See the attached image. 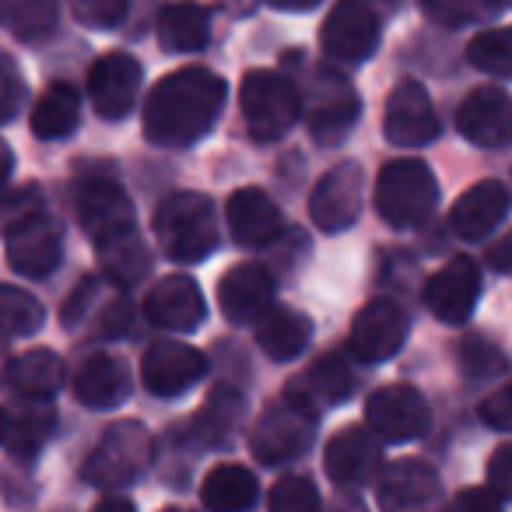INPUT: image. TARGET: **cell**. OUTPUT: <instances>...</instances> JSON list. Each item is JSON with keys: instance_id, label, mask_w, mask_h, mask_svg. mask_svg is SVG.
Instances as JSON below:
<instances>
[{"instance_id": "1", "label": "cell", "mask_w": 512, "mask_h": 512, "mask_svg": "<svg viewBox=\"0 0 512 512\" xmlns=\"http://www.w3.org/2000/svg\"><path fill=\"white\" fill-rule=\"evenodd\" d=\"M71 197L81 228L95 242L106 278L120 288L141 285L151 271V253L137 232L134 207L123 186L109 172H81Z\"/></svg>"}, {"instance_id": "2", "label": "cell", "mask_w": 512, "mask_h": 512, "mask_svg": "<svg viewBox=\"0 0 512 512\" xmlns=\"http://www.w3.org/2000/svg\"><path fill=\"white\" fill-rule=\"evenodd\" d=\"M228 85L207 67H183L158 81L144 99V137L158 148H190L211 134Z\"/></svg>"}, {"instance_id": "3", "label": "cell", "mask_w": 512, "mask_h": 512, "mask_svg": "<svg viewBox=\"0 0 512 512\" xmlns=\"http://www.w3.org/2000/svg\"><path fill=\"white\" fill-rule=\"evenodd\" d=\"M158 246L176 264H197L218 246L214 204L204 193H172L155 211Z\"/></svg>"}, {"instance_id": "4", "label": "cell", "mask_w": 512, "mask_h": 512, "mask_svg": "<svg viewBox=\"0 0 512 512\" xmlns=\"http://www.w3.org/2000/svg\"><path fill=\"white\" fill-rule=\"evenodd\" d=\"M316 421H320L316 404L295 390L260 414V421L249 432V449L264 467H281L288 460H299L313 446Z\"/></svg>"}, {"instance_id": "5", "label": "cell", "mask_w": 512, "mask_h": 512, "mask_svg": "<svg viewBox=\"0 0 512 512\" xmlns=\"http://www.w3.org/2000/svg\"><path fill=\"white\" fill-rule=\"evenodd\" d=\"M439 183L421 158H397L376 179V211L390 228H418L435 214Z\"/></svg>"}, {"instance_id": "6", "label": "cell", "mask_w": 512, "mask_h": 512, "mask_svg": "<svg viewBox=\"0 0 512 512\" xmlns=\"http://www.w3.org/2000/svg\"><path fill=\"white\" fill-rule=\"evenodd\" d=\"M151 456H155V442L148 428L141 421H116L88 453L81 477L95 488H127L148 470Z\"/></svg>"}, {"instance_id": "7", "label": "cell", "mask_w": 512, "mask_h": 512, "mask_svg": "<svg viewBox=\"0 0 512 512\" xmlns=\"http://www.w3.org/2000/svg\"><path fill=\"white\" fill-rule=\"evenodd\" d=\"M239 106L256 141H281L302 113L299 88L278 71H249L239 88Z\"/></svg>"}, {"instance_id": "8", "label": "cell", "mask_w": 512, "mask_h": 512, "mask_svg": "<svg viewBox=\"0 0 512 512\" xmlns=\"http://www.w3.org/2000/svg\"><path fill=\"white\" fill-rule=\"evenodd\" d=\"M299 88V85H295ZM302 109H306L309 134L320 144H341L358 123V95L337 71H309L306 88H299Z\"/></svg>"}, {"instance_id": "9", "label": "cell", "mask_w": 512, "mask_h": 512, "mask_svg": "<svg viewBox=\"0 0 512 512\" xmlns=\"http://www.w3.org/2000/svg\"><path fill=\"white\" fill-rule=\"evenodd\" d=\"M383 39V25L372 4L365 0H337L320 32L323 53L334 64H365Z\"/></svg>"}, {"instance_id": "10", "label": "cell", "mask_w": 512, "mask_h": 512, "mask_svg": "<svg viewBox=\"0 0 512 512\" xmlns=\"http://www.w3.org/2000/svg\"><path fill=\"white\" fill-rule=\"evenodd\" d=\"M4 246H8V264L25 278H46L60 267L64 256V232L50 214L39 211L18 218L15 225L4 228Z\"/></svg>"}, {"instance_id": "11", "label": "cell", "mask_w": 512, "mask_h": 512, "mask_svg": "<svg viewBox=\"0 0 512 512\" xmlns=\"http://www.w3.org/2000/svg\"><path fill=\"white\" fill-rule=\"evenodd\" d=\"M379 509L383 512H442V477L425 460H397L379 470Z\"/></svg>"}, {"instance_id": "12", "label": "cell", "mask_w": 512, "mask_h": 512, "mask_svg": "<svg viewBox=\"0 0 512 512\" xmlns=\"http://www.w3.org/2000/svg\"><path fill=\"white\" fill-rule=\"evenodd\" d=\"M365 418L372 425V435L386 442L421 439L432 425V411H428L425 397L407 383H393L372 393L365 404Z\"/></svg>"}, {"instance_id": "13", "label": "cell", "mask_w": 512, "mask_h": 512, "mask_svg": "<svg viewBox=\"0 0 512 512\" xmlns=\"http://www.w3.org/2000/svg\"><path fill=\"white\" fill-rule=\"evenodd\" d=\"M365 200V169L358 162H341L316 183L309 197V214L320 232H341L355 225Z\"/></svg>"}, {"instance_id": "14", "label": "cell", "mask_w": 512, "mask_h": 512, "mask_svg": "<svg viewBox=\"0 0 512 512\" xmlns=\"http://www.w3.org/2000/svg\"><path fill=\"white\" fill-rule=\"evenodd\" d=\"M383 134L397 148H425L439 137V116L418 81H400L386 99Z\"/></svg>"}, {"instance_id": "15", "label": "cell", "mask_w": 512, "mask_h": 512, "mask_svg": "<svg viewBox=\"0 0 512 512\" xmlns=\"http://www.w3.org/2000/svg\"><path fill=\"white\" fill-rule=\"evenodd\" d=\"M477 299H481V267L470 256H456L442 267L439 274H432V281L425 285V306L439 323L460 327L474 316Z\"/></svg>"}, {"instance_id": "16", "label": "cell", "mask_w": 512, "mask_h": 512, "mask_svg": "<svg viewBox=\"0 0 512 512\" xmlns=\"http://www.w3.org/2000/svg\"><path fill=\"white\" fill-rule=\"evenodd\" d=\"M407 313L393 299H376L355 316L348 334V351L358 362H386L404 348Z\"/></svg>"}, {"instance_id": "17", "label": "cell", "mask_w": 512, "mask_h": 512, "mask_svg": "<svg viewBox=\"0 0 512 512\" xmlns=\"http://www.w3.org/2000/svg\"><path fill=\"white\" fill-rule=\"evenodd\" d=\"M207 372V362L197 348L183 341H155L141 358L144 390L155 397H179Z\"/></svg>"}, {"instance_id": "18", "label": "cell", "mask_w": 512, "mask_h": 512, "mask_svg": "<svg viewBox=\"0 0 512 512\" xmlns=\"http://www.w3.org/2000/svg\"><path fill=\"white\" fill-rule=\"evenodd\" d=\"M141 92V64L130 53H106L88 71V99L102 120H123Z\"/></svg>"}, {"instance_id": "19", "label": "cell", "mask_w": 512, "mask_h": 512, "mask_svg": "<svg viewBox=\"0 0 512 512\" xmlns=\"http://www.w3.org/2000/svg\"><path fill=\"white\" fill-rule=\"evenodd\" d=\"M456 130L477 148L512 144V95L502 88H474L456 109Z\"/></svg>"}, {"instance_id": "20", "label": "cell", "mask_w": 512, "mask_h": 512, "mask_svg": "<svg viewBox=\"0 0 512 512\" xmlns=\"http://www.w3.org/2000/svg\"><path fill=\"white\" fill-rule=\"evenodd\" d=\"M144 316L148 323L162 330H176V334H190L200 327V320L207 316V302L200 295V285L186 274H172L162 278L144 299Z\"/></svg>"}, {"instance_id": "21", "label": "cell", "mask_w": 512, "mask_h": 512, "mask_svg": "<svg viewBox=\"0 0 512 512\" xmlns=\"http://www.w3.org/2000/svg\"><path fill=\"white\" fill-rule=\"evenodd\" d=\"M379 442L362 425H348L327 442L323 449V467L337 488H358L379 470Z\"/></svg>"}, {"instance_id": "22", "label": "cell", "mask_w": 512, "mask_h": 512, "mask_svg": "<svg viewBox=\"0 0 512 512\" xmlns=\"http://www.w3.org/2000/svg\"><path fill=\"white\" fill-rule=\"evenodd\" d=\"M218 306L228 323H256L274 306V274L264 264H239L221 278Z\"/></svg>"}, {"instance_id": "23", "label": "cell", "mask_w": 512, "mask_h": 512, "mask_svg": "<svg viewBox=\"0 0 512 512\" xmlns=\"http://www.w3.org/2000/svg\"><path fill=\"white\" fill-rule=\"evenodd\" d=\"M228 228H232L239 246H271L281 232H285V218H281L278 204L256 186H242L228 197Z\"/></svg>"}, {"instance_id": "24", "label": "cell", "mask_w": 512, "mask_h": 512, "mask_svg": "<svg viewBox=\"0 0 512 512\" xmlns=\"http://www.w3.org/2000/svg\"><path fill=\"white\" fill-rule=\"evenodd\" d=\"M505 214H509V190H505L498 179H481V183H474L467 193L456 197L449 221H453L460 239L474 242L495 232Z\"/></svg>"}, {"instance_id": "25", "label": "cell", "mask_w": 512, "mask_h": 512, "mask_svg": "<svg viewBox=\"0 0 512 512\" xmlns=\"http://www.w3.org/2000/svg\"><path fill=\"white\" fill-rule=\"evenodd\" d=\"M74 397L92 411H109V407L123 404L130 397V369L123 358L116 355H99L85 358L81 369L74 372Z\"/></svg>"}, {"instance_id": "26", "label": "cell", "mask_w": 512, "mask_h": 512, "mask_svg": "<svg viewBox=\"0 0 512 512\" xmlns=\"http://www.w3.org/2000/svg\"><path fill=\"white\" fill-rule=\"evenodd\" d=\"M309 341H313V323H309V316L299 313V309L271 306L260 316L256 344L264 348V355L271 358V362H292V358H299L302 351L309 348Z\"/></svg>"}, {"instance_id": "27", "label": "cell", "mask_w": 512, "mask_h": 512, "mask_svg": "<svg viewBox=\"0 0 512 512\" xmlns=\"http://www.w3.org/2000/svg\"><path fill=\"white\" fill-rule=\"evenodd\" d=\"M4 379L8 386L25 400H53L60 393L67 379L64 358L53 355V351H25V355L11 358L8 369H4Z\"/></svg>"}, {"instance_id": "28", "label": "cell", "mask_w": 512, "mask_h": 512, "mask_svg": "<svg viewBox=\"0 0 512 512\" xmlns=\"http://www.w3.org/2000/svg\"><path fill=\"white\" fill-rule=\"evenodd\" d=\"M200 502L207 512H249L260 502L256 474L239 463H221L200 484Z\"/></svg>"}, {"instance_id": "29", "label": "cell", "mask_w": 512, "mask_h": 512, "mask_svg": "<svg viewBox=\"0 0 512 512\" xmlns=\"http://www.w3.org/2000/svg\"><path fill=\"white\" fill-rule=\"evenodd\" d=\"M53 428H57V411H53L50 400H29L22 411L8 414L4 446L18 463H32L39 456V449L50 442Z\"/></svg>"}, {"instance_id": "30", "label": "cell", "mask_w": 512, "mask_h": 512, "mask_svg": "<svg viewBox=\"0 0 512 512\" xmlns=\"http://www.w3.org/2000/svg\"><path fill=\"white\" fill-rule=\"evenodd\" d=\"M81 123V95L67 81L50 85L32 106V134L39 141H64Z\"/></svg>"}, {"instance_id": "31", "label": "cell", "mask_w": 512, "mask_h": 512, "mask_svg": "<svg viewBox=\"0 0 512 512\" xmlns=\"http://www.w3.org/2000/svg\"><path fill=\"white\" fill-rule=\"evenodd\" d=\"M211 39V18L193 0H179L158 15V43L169 53H197Z\"/></svg>"}, {"instance_id": "32", "label": "cell", "mask_w": 512, "mask_h": 512, "mask_svg": "<svg viewBox=\"0 0 512 512\" xmlns=\"http://www.w3.org/2000/svg\"><path fill=\"white\" fill-rule=\"evenodd\" d=\"M239 421H242V397L235 390H228V386H218V390H211V397L200 407L197 418H193V439L200 446H228Z\"/></svg>"}, {"instance_id": "33", "label": "cell", "mask_w": 512, "mask_h": 512, "mask_svg": "<svg viewBox=\"0 0 512 512\" xmlns=\"http://www.w3.org/2000/svg\"><path fill=\"white\" fill-rule=\"evenodd\" d=\"M60 18V0H0V25L25 43L53 36Z\"/></svg>"}, {"instance_id": "34", "label": "cell", "mask_w": 512, "mask_h": 512, "mask_svg": "<svg viewBox=\"0 0 512 512\" xmlns=\"http://www.w3.org/2000/svg\"><path fill=\"white\" fill-rule=\"evenodd\" d=\"M46 323V309L36 295L22 292L15 285H0V337H32Z\"/></svg>"}, {"instance_id": "35", "label": "cell", "mask_w": 512, "mask_h": 512, "mask_svg": "<svg viewBox=\"0 0 512 512\" xmlns=\"http://www.w3.org/2000/svg\"><path fill=\"white\" fill-rule=\"evenodd\" d=\"M351 390H355V379H351V369L344 365V358L323 355L309 365L306 390L299 393L313 400V404H341L344 397H351Z\"/></svg>"}, {"instance_id": "36", "label": "cell", "mask_w": 512, "mask_h": 512, "mask_svg": "<svg viewBox=\"0 0 512 512\" xmlns=\"http://www.w3.org/2000/svg\"><path fill=\"white\" fill-rule=\"evenodd\" d=\"M467 64L491 78H512V29H488L470 39Z\"/></svg>"}, {"instance_id": "37", "label": "cell", "mask_w": 512, "mask_h": 512, "mask_svg": "<svg viewBox=\"0 0 512 512\" xmlns=\"http://www.w3.org/2000/svg\"><path fill=\"white\" fill-rule=\"evenodd\" d=\"M460 369L470 383H484V379H495L505 372V355L498 344H491L488 337L470 334L460 344Z\"/></svg>"}, {"instance_id": "38", "label": "cell", "mask_w": 512, "mask_h": 512, "mask_svg": "<svg viewBox=\"0 0 512 512\" xmlns=\"http://www.w3.org/2000/svg\"><path fill=\"white\" fill-rule=\"evenodd\" d=\"M267 509L271 512H320V491L309 477L288 474L274 481L271 495H267Z\"/></svg>"}, {"instance_id": "39", "label": "cell", "mask_w": 512, "mask_h": 512, "mask_svg": "<svg viewBox=\"0 0 512 512\" xmlns=\"http://www.w3.org/2000/svg\"><path fill=\"white\" fill-rule=\"evenodd\" d=\"M428 22L442 25V29H463V25L481 18V4L477 0H421Z\"/></svg>"}, {"instance_id": "40", "label": "cell", "mask_w": 512, "mask_h": 512, "mask_svg": "<svg viewBox=\"0 0 512 512\" xmlns=\"http://www.w3.org/2000/svg\"><path fill=\"white\" fill-rule=\"evenodd\" d=\"M130 0H74V15L88 29H116L127 18Z\"/></svg>"}, {"instance_id": "41", "label": "cell", "mask_w": 512, "mask_h": 512, "mask_svg": "<svg viewBox=\"0 0 512 512\" xmlns=\"http://www.w3.org/2000/svg\"><path fill=\"white\" fill-rule=\"evenodd\" d=\"M22 102H25L22 71H18V64L8 57V53H0V123L15 120Z\"/></svg>"}, {"instance_id": "42", "label": "cell", "mask_w": 512, "mask_h": 512, "mask_svg": "<svg viewBox=\"0 0 512 512\" xmlns=\"http://www.w3.org/2000/svg\"><path fill=\"white\" fill-rule=\"evenodd\" d=\"M488 488L498 498H512V442L498 446L488 460Z\"/></svg>"}, {"instance_id": "43", "label": "cell", "mask_w": 512, "mask_h": 512, "mask_svg": "<svg viewBox=\"0 0 512 512\" xmlns=\"http://www.w3.org/2000/svg\"><path fill=\"white\" fill-rule=\"evenodd\" d=\"M481 421L498 432H512V383L502 386L498 393H491L481 404Z\"/></svg>"}, {"instance_id": "44", "label": "cell", "mask_w": 512, "mask_h": 512, "mask_svg": "<svg viewBox=\"0 0 512 512\" xmlns=\"http://www.w3.org/2000/svg\"><path fill=\"white\" fill-rule=\"evenodd\" d=\"M453 512H502V498L491 488H467L463 495H456Z\"/></svg>"}, {"instance_id": "45", "label": "cell", "mask_w": 512, "mask_h": 512, "mask_svg": "<svg viewBox=\"0 0 512 512\" xmlns=\"http://www.w3.org/2000/svg\"><path fill=\"white\" fill-rule=\"evenodd\" d=\"M127 327H130V302L127 299L109 302L99 316V334L102 337H120V334H127Z\"/></svg>"}, {"instance_id": "46", "label": "cell", "mask_w": 512, "mask_h": 512, "mask_svg": "<svg viewBox=\"0 0 512 512\" xmlns=\"http://www.w3.org/2000/svg\"><path fill=\"white\" fill-rule=\"evenodd\" d=\"M488 267L495 274H509L512 278V232H505L502 239H495L488 246Z\"/></svg>"}, {"instance_id": "47", "label": "cell", "mask_w": 512, "mask_h": 512, "mask_svg": "<svg viewBox=\"0 0 512 512\" xmlns=\"http://www.w3.org/2000/svg\"><path fill=\"white\" fill-rule=\"evenodd\" d=\"M92 512H137V509H134V502H130V498H123V495H109V498H102V502L95 505Z\"/></svg>"}, {"instance_id": "48", "label": "cell", "mask_w": 512, "mask_h": 512, "mask_svg": "<svg viewBox=\"0 0 512 512\" xmlns=\"http://www.w3.org/2000/svg\"><path fill=\"white\" fill-rule=\"evenodd\" d=\"M327 512H369V509H365V502H362V498H355V495H344V491H341V495H337L334 502H330V509H327Z\"/></svg>"}, {"instance_id": "49", "label": "cell", "mask_w": 512, "mask_h": 512, "mask_svg": "<svg viewBox=\"0 0 512 512\" xmlns=\"http://www.w3.org/2000/svg\"><path fill=\"white\" fill-rule=\"evenodd\" d=\"M11 172H15V155H11L8 144L0 141V190H4V183L11 179Z\"/></svg>"}, {"instance_id": "50", "label": "cell", "mask_w": 512, "mask_h": 512, "mask_svg": "<svg viewBox=\"0 0 512 512\" xmlns=\"http://www.w3.org/2000/svg\"><path fill=\"white\" fill-rule=\"evenodd\" d=\"M267 4L278 11H313L320 0H267Z\"/></svg>"}, {"instance_id": "51", "label": "cell", "mask_w": 512, "mask_h": 512, "mask_svg": "<svg viewBox=\"0 0 512 512\" xmlns=\"http://www.w3.org/2000/svg\"><path fill=\"white\" fill-rule=\"evenodd\" d=\"M365 4H379L383 11H397L400 4H404V0H365Z\"/></svg>"}, {"instance_id": "52", "label": "cell", "mask_w": 512, "mask_h": 512, "mask_svg": "<svg viewBox=\"0 0 512 512\" xmlns=\"http://www.w3.org/2000/svg\"><path fill=\"white\" fill-rule=\"evenodd\" d=\"M4 435H8V411L0 407V446H4Z\"/></svg>"}, {"instance_id": "53", "label": "cell", "mask_w": 512, "mask_h": 512, "mask_svg": "<svg viewBox=\"0 0 512 512\" xmlns=\"http://www.w3.org/2000/svg\"><path fill=\"white\" fill-rule=\"evenodd\" d=\"M488 8H495V11H502V8H512V0H484Z\"/></svg>"}, {"instance_id": "54", "label": "cell", "mask_w": 512, "mask_h": 512, "mask_svg": "<svg viewBox=\"0 0 512 512\" xmlns=\"http://www.w3.org/2000/svg\"><path fill=\"white\" fill-rule=\"evenodd\" d=\"M162 512H190V509H179V505H169V509H162Z\"/></svg>"}]
</instances>
